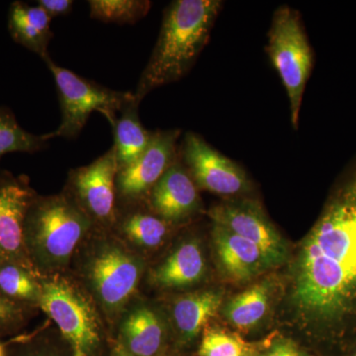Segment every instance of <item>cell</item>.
<instances>
[{"label":"cell","instance_id":"13","mask_svg":"<svg viewBox=\"0 0 356 356\" xmlns=\"http://www.w3.org/2000/svg\"><path fill=\"white\" fill-rule=\"evenodd\" d=\"M147 202L154 213L170 225L187 221L200 212L202 203L198 187L182 163L179 149L149 192Z\"/></svg>","mask_w":356,"mask_h":356},{"label":"cell","instance_id":"5","mask_svg":"<svg viewBox=\"0 0 356 356\" xmlns=\"http://www.w3.org/2000/svg\"><path fill=\"white\" fill-rule=\"evenodd\" d=\"M86 257L84 277L89 291L109 318H116L137 291L144 261L111 238L96 241Z\"/></svg>","mask_w":356,"mask_h":356},{"label":"cell","instance_id":"30","mask_svg":"<svg viewBox=\"0 0 356 356\" xmlns=\"http://www.w3.org/2000/svg\"><path fill=\"white\" fill-rule=\"evenodd\" d=\"M114 356H129L127 353H125L120 346H118V348H117L116 351H115Z\"/></svg>","mask_w":356,"mask_h":356},{"label":"cell","instance_id":"4","mask_svg":"<svg viewBox=\"0 0 356 356\" xmlns=\"http://www.w3.org/2000/svg\"><path fill=\"white\" fill-rule=\"evenodd\" d=\"M39 307L56 323L72 356H97L102 348V318L90 297L74 281L42 275Z\"/></svg>","mask_w":356,"mask_h":356},{"label":"cell","instance_id":"20","mask_svg":"<svg viewBox=\"0 0 356 356\" xmlns=\"http://www.w3.org/2000/svg\"><path fill=\"white\" fill-rule=\"evenodd\" d=\"M124 206L127 211L116 215L115 222L122 235L134 245L147 250L163 245L170 232V222L161 219L149 207V211L142 209L139 203Z\"/></svg>","mask_w":356,"mask_h":356},{"label":"cell","instance_id":"1","mask_svg":"<svg viewBox=\"0 0 356 356\" xmlns=\"http://www.w3.org/2000/svg\"><path fill=\"white\" fill-rule=\"evenodd\" d=\"M292 299L305 320L336 336L356 322V156L302 243Z\"/></svg>","mask_w":356,"mask_h":356},{"label":"cell","instance_id":"19","mask_svg":"<svg viewBox=\"0 0 356 356\" xmlns=\"http://www.w3.org/2000/svg\"><path fill=\"white\" fill-rule=\"evenodd\" d=\"M139 106L136 99L127 103L112 127L118 170L142 156L154 138V131L147 130L140 120Z\"/></svg>","mask_w":356,"mask_h":356},{"label":"cell","instance_id":"27","mask_svg":"<svg viewBox=\"0 0 356 356\" xmlns=\"http://www.w3.org/2000/svg\"><path fill=\"white\" fill-rule=\"evenodd\" d=\"M7 356H64L42 339H31L16 344L7 350Z\"/></svg>","mask_w":356,"mask_h":356},{"label":"cell","instance_id":"28","mask_svg":"<svg viewBox=\"0 0 356 356\" xmlns=\"http://www.w3.org/2000/svg\"><path fill=\"white\" fill-rule=\"evenodd\" d=\"M38 6L53 19L58 16L67 15L72 13V0H39Z\"/></svg>","mask_w":356,"mask_h":356},{"label":"cell","instance_id":"11","mask_svg":"<svg viewBox=\"0 0 356 356\" xmlns=\"http://www.w3.org/2000/svg\"><path fill=\"white\" fill-rule=\"evenodd\" d=\"M181 131H154L151 144L142 156L118 170L117 200L124 205L147 201L149 192L173 163L178 154Z\"/></svg>","mask_w":356,"mask_h":356},{"label":"cell","instance_id":"22","mask_svg":"<svg viewBox=\"0 0 356 356\" xmlns=\"http://www.w3.org/2000/svg\"><path fill=\"white\" fill-rule=\"evenodd\" d=\"M38 273L17 264H0V292L25 306H38L41 282Z\"/></svg>","mask_w":356,"mask_h":356},{"label":"cell","instance_id":"32","mask_svg":"<svg viewBox=\"0 0 356 356\" xmlns=\"http://www.w3.org/2000/svg\"><path fill=\"white\" fill-rule=\"evenodd\" d=\"M353 356H356V350L353 351Z\"/></svg>","mask_w":356,"mask_h":356},{"label":"cell","instance_id":"9","mask_svg":"<svg viewBox=\"0 0 356 356\" xmlns=\"http://www.w3.org/2000/svg\"><path fill=\"white\" fill-rule=\"evenodd\" d=\"M117 173L116 152L112 147L90 165L70 170L64 191L95 225L111 226L116 222Z\"/></svg>","mask_w":356,"mask_h":356},{"label":"cell","instance_id":"6","mask_svg":"<svg viewBox=\"0 0 356 356\" xmlns=\"http://www.w3.org/2000/svg\"><path fill=\"white\" fill-rule=\"evenodd\" d=\"M266 51L286 89L292 126L297 130L306 84L314 65L313 49L298 11L288 6L276 9Z\"/></svg>","mask_w":356,"mask_h":356},{"label":"cell","instance_id":"10","mask_svg":"<svg viewBox=\"0 0 356 356\" xmlns=\"http://www.w3.org/2000/svg\"><path fill=\"white\" fill-rule=\"evenodd\" d=\"M207 215L213 224L229 229L261 248L271 266H280L286 261V241L257 201L229 198L211 207Z\"/></svg>","mask_w":356,"mask_h":356},{"label":"cell","instance_id":"29","mask_svg":"<svg viewBox=\"0 0 356 356\" xmlns=\"http://www.w3.org/2000/svg\"><path fill=\"white\" fill-rule=\"evenodd\" d=\"M262 356H304L294 343L289 341H280L274 343L270 350Z\"/></svg>","mask_w":356,"mask_h":356},{"label":"cell","instance_id":"23","mask_svg":"<svg viewBox=\"0 0 356 356\" xmlns=\"http://www.w3.org/2000/svg\"><path fill=\"white\" fill-rule=\"evenodd\" d=\"M46 134L34 135L24 130L10 110L0 108V159L9 153L34 154L49 146Z\"/></svg>","mask_w":356,"mask_h":356},{"label":"cell","instance_id":"18","mask_svg":"<svg viewBox=\"0 0 356 356\" xmlns=\"http://www.w3.org/2000/svg\"><path fill=\"white\" fill-rule=\"evenodd\" d=\"M222 302V292L216 289L189 293L175 300L172 315L180 339L184 341L195 339L216 315Z\"/></svg>","mask_w":356,"mask_h":356},{"label":"cell","instance_id":"31","mask_svg":"<svg viewBox=\"0 0 356 356\" xmlns=\"http://www.w3.org/2000/svg\"><path fill=\"white\" fill-rule=\"evenodd\" d=\"M7 348L3 343H0V356H7Z\"/></svg>","mask_w":356,"mask_h":356},{"label":"cell","instance_id":"2","mask_svg":"<svg viewBox=\"0 0 356 356\" xmlns=\"http://www.w3.org/2000/svg\"><path fill=\"white\" fill-rule=\"evenodd\" d=\"M221 0H175L166 7L158 41L136 88L140 103L154 89L186 76L210 39Z\"/></svg>","mask_w":356,"mask_h":356},{"label":"cell","instance_id":"17","mask_svg":"<svg viewBox=\"0 0 356 356\" xmlns=\"http://www.w3.org/2000/svg\"><path fill=\"white\" fill-rule=\"evenodd\" d=\"M51 18L39 6L14 1L9 8L8 30L16 43L37 54L42 60L48 57V47L54 38Z\"/></svg>","mask_w":356,"mask_h":356},{"label":"cell","instance_id":"21","mask_svg":"<svg viewBox=\"0 0 356 356\" xmlns=\"http://www.w3.org/2000/svg\"><path fill=\"white\" fill-rule=\"evenodd\" d=\"M270 291V283L267 281L248 288L225 306V317L229 324L238 329L248 330L254 327L266 316Z\"/></svg>","mask_w":356,"mask_h":356},{"label":"cell","instance_id":"25","mask_svg":"<svg viewBox=\"0 0 356 356\" xmlns=\"http://www.w3.org/2000/svg\"><path fill=\"white\" fill-rule=\"evenodd\" d=\"M200 356H243L245 343L234 334L221 330H211L204 334Z\"/></svg>","mask_w":356,"mask_h":356},{"label":"cell","instance_id":"16","mask_svg":"<svg viewBox=\"0 0 356 356\" xmlns=\"http://www.w3.org/2000/svg\"><path fill=\"white\" fill-rule=\"evenodd\" d=\"M207 266L197 238H187L172 254L154 267L149 281L163 289H181L197 284L205 276Z\"/></svg>","mask_w":356,"mask_h":356},{"label":"cell","instance_id":"12","mask_svg":"<svg viewBox=\"0 0 356 356\" xmlns=\"http://www.w3.org/2000/svg\"><path fill=\"white\" fill-rule=\"evenodd\" d=\"M37 194L24 175H0V264H17L35 271L25 243V219Z\"/></svg>","mask_w":356,"mask_h":356},{"label":"cell","instance_id":"7","mask_svg":"<svg viewBox=\"0 0 356 356\" xmlns=\"http://www.w3.org/2000/svg\"><path fill=\"white\" fill-rule=\"evenodd\" d=\"M43 60L55 79L62 110L57 130L46 134L49 140L76 139L95 111L102 113L113 127L122 108L135 99L134 92L113 90L84 79L56 64L50 56Z\"/></svg>","mask_w":356,"mask_h":356},{"label":"cell","instance_id":"15","mask_svg":"<svg viewBox=\"0 0 356 356\" xmlns=\"http://www.w3.org/2000/svg\"><path fill=\"white\" fill-rule=\"evenodd\" d=\"M165 341V323L153 307L138 304L122 318L119 346L129 356H159Z\"/></svg>","mask_w":356,"mask_h":356},{"label":"cell","instance_id":"26","mask_svg":"<svg viewBox=\"0 0 356 356\" xmlns=\"http://www.w3.org/2000/svg\"><path fill=\"white\" fill-rule=\"evenodd\" d=\"M25 314V305L7 298L0 292V332L11 331L22 324Z\"/></svg>","mask_w":356,"mask_h":356},{"label":"cell","instance_id":"24","mask_svg":"<svg viewBox=\"0 0 356 356\" xmlns=\"http://www.w3.org/2000/svg\"><path fill=\"white\" fill-rule=\"evenodd\" d=\"M88 3L92 19L120 25L135 24L152 7L149 0H89Z\"/></svg>","mask_w":356,"mask_h":356},{"label":"cell","instance_id":"3","mask_svg":"<svg viewBox=\"0 0 356 356\" xmlns=\"http://www.w3.org/2000/svg\"><path fill=\"white\" fill-rule=\"evenodd\" d=\"M95 222L65 191L39 196L25 219V243L35 270L51 273L69 264Z\"/></svg>","mask_w":356,"mask_h":356},{"label":"cell","instance_id":"14","mask_svg":"<svg viewBox=\"0 0 356 356\" xmlns=\"http://www.w3.org/2000/svg\"><path fill=\"white\" fill-rule=\"evenodd\" d=\"M211 234L218 264L229 280L245 282L273 267L261 248L242 236L216 224Z\"/></svg>","mask_w":356,"mask_h":356},{"label":"cell","instance_id":"8","mask_svg":"<svg viewBox=\"0 0 356 356\" xmlns=\"http://www.w3.org/2000/svg\"><path fill=\"white\" fill-rule=\"evenodd\" d=\"M179 156L199 188L229 198L243 195L250 189L245 170L208 144L199 134H185Z\"/></svg>","mask_w":356,"mask_h":356}]
</instances>
